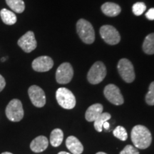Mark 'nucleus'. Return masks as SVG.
<instances>
[{
    "mask_svg": "<svg viewBox=\"0 0 154 154\" xmlns=\"http://www.w3.org/2000/svg\"><path fill=\"white\" fill-rule=\"evenodd\" d=\"M146 6L143 2H136L132 7L133 13L136 16H140L146 11Z\"/></svg>",
    "mask_w": 154,
    "mask_h": 154,
    "instance_id": "nucleus-23",
    "label": "nucleus"
},
{
    "mask_svg": "<svg viewBox=\"0 0 154 154\" xmlns=\"http://www.w3.org/2000/svg\"><path fill=\"white\" fill-rule=\"evenodd\" d=\"M74 76V69L70 63L64 62L58 67L56 72V80L60 84H66L71 82Z\"/></svg>",
    "mask_w": 154,
    "mask_h": 154,
    "instance_id": "nucleus-8",
    "label": "nucleus"
},
{
    "mask_svg": "<svg viewBox=\"0 0 154 154\" xmlns=\"http://www.w3.org/2000/svg\"><path fill=\"white\" fill-rule=\"evenodd\" d=\"M56 99L59 105L65 109H72L76 106V97L70 90L64 87L58 88Z\"/></svg>",
    "mask_w": 154,
    "mask_h": 154,
    "instance_id": "nucleus-3",
    "label": "nucleus"
},
{
    "mask_svg": "<svg viewBox=\"0 0 154 154\" xmlns=\"http://www.w3.org/2000/svg\"><path fill=\"white\" fill-rule=\"evenodd\" d=\"M113 133L115 137L119 138V140H123V141H124V140H126L128 138V134H127L126 128L121 126H117L113 130Z\"/></svg>",
    "mask_w": 154,
    "mask_h": 154,
    "instance_id": "nucleus-22",
    "label": "nucleus"
},
{
    "mask_svg": "<svg viewBox=\"0 0 154 154\" xmlns=\"http://www.w3.org/2000/svg\"><path fill=\"white\" fill-rule=\"evenodd\" d=\"M5 86H6V81L5 79V78L0 74V92L5 88Z\"/></svg>",
    "mask_w": 154,
    "mask_h": 154,
    "instance_id": "nucleus-27",
    "label": "nucleus"
},
{
    "mask_svg": "<svg viewBox=\"0 0 154 154\" xmlns=\"http://www.w3.org/2000/svg\"><path fill=\"white\" fill-rule=\"evenodd\" d=\"M63 139V133L60 128H55L50 135V143L54 147H58L62 143Z\"/></svg>",
    "mask_w": 154,
    "mask_h": 154,
    "instance_id": "nucleus-18",
    "label": "nucleus"
},
{
    "mask_svg": "<svg viewBox=\"0 0 154 154\" xmlns=\"http://www.w3.org/2000/svg\"><path fill=\"white\" fill-rule=\"evenodd\" d=\"M103 127H104V128L108 130L109 128V127H110V124H109V123L108 122V121H106V122L103 125Z\"/></svg>",
    "mask_w": 154,
    "mask_h": 154,
    "instance_id": "nucleus-28",
    "label": "nucleus"
},
{
    "mask_svg": "<svg viewBox=\"0 0 154 154\" xmlns=\"http://www.w3.org/2000/svg\"><path fill=\"white\" fill-rule=\"evenodd\" d=\"M66 146L69 151L73 154H82L84 151V146L75 136H69L66 140Z\"/></svg>",
    "mask_w": 154,
    "mask_h": 154,
    "instance_id": "nucleus-14",
    "label": "nucleus"
},
{
    "mask_svg": "<svg viewBox=\"0 0 154 154\" xmlns=\"http://www.w3.org/2000/svg\"><path fill=\"white\" fill-rule=\"evenodd\" d=\"M146 18L149 20H154V8L150 9L146 13Z\"/></svg>",
    "mask_w": 154,
    "mask_h": 154,
    "instance_id": "nucleus-26",
    "label": "nucleus"
},
{
    "mask_svg": "<svg viewBox=\"0 0 154 154\" xmlns=\"http://www.w3.org/2000/svg\"><path fill=\"white\" fill-rule=\"evenodd\" d=\"M76 31L82 41L91 44L95 41V32L92 24L84 19H80L76 23Z\"/></svg>",
    "mask_w": 154,
    "mask_h": 154,
    "instance_id": "nucleus-2",
    "label": "nucleus"
},
{
    "mask_svg": "<svg viewBox=\"0 0 154 154\" xmlns=\"http://www.w3.org/2000/svg\"><path fill=\"white\" fill-rule=\"evenodd\" d=\"M120 154H139L137 148L135 147L134 146L127 145L126 147L121 151Z\"/></svg>",
    "mask_w": 154,
    "mask_h": 154,
    "instance_id": "nucleus-25",
    "label": "nucleus"
},
{
    "mask_svg": "<svg viewBox=\"0 0 154 154\" xmlns=\"http://www.w3.org/2000/svg\"><path fill=\"white\" fill-rule=\"evenodd\" d=\"M8 59V57H3V58H2V59H1V61H2V62H5V61L7 60V59Z\"/></svg>",
    "mask_w": 154,
    "mask_h": 154,
    "instance_id": "nucleus-29",
    "label": "nucleus"
},
{
    "mask_svg": "<svg viewBox=\"0 0 154 154\" xmlns=\"http://www.w3.org/2000/svg\"><path fill=\"white\" fill-rule=\"evenodd\" d=\"M101 11L106 16L113 17H116L121 11V7L113 2H106L101 6Z\"/></svg>",
    "mask_w": 154,
    "mask_h": 154,
    "instance_id": "nucleus-16",
    "label": "nucleus"
},
{
    "mask_svg": "<svg viewBox=\"0 0 154 154\" xmlns=\"http://www.w3.org/2000/svg\"><path fill=\"white\" fill-rule=\"evenodd\" d=\"M0 16L2 22L7 25H14L16 24L17 18L14 11L7 9H2L0 11Z\"/></svg>",
    "mask_w": 154,
    "mask_h": 154,
    "instance_id": "nucleus-17",
    "label": "nucleus"
},
{
    "mask_svg": "<svg viewBox=\"0 0 154 154\" xmlns=\"http://www.w3.org/2000/svg\"><path fill=\"white\" fill-rule=\"evenodd\" d=\"M103 94L108 101L113 104L119 106L124 103V99L120 89L114 84H109L106 86L103 90Z\"/></svg>",
    "mask_w": 154,
    "mask_h": 154,
    "instance_id": "nucleus-10",
    "label": "nucleus"
},
{
    "mask_svg": "<svg viewBox=\"0 0 154 154\" xmlns=\"http://www.w3.org/2000/svg\"><path fill=\"white\" fill-rule=\"evenodd\" d=\"M58 154H70V153H68V152H66V151H61V152H59Z\"/></svg>",
    "mask_w": 154,
    "mask_h": 154,
    "instance_id": "nucleus-30",
    "label": "nucleus"
},
{
    "mask_svg": "<svg viewBox=\"0 0 154 154\" xmlns=\"http://www.w3.org/2000/svg\"><path fill=\"white\" fill-rule=\"evenodd\" d=\"M28 94L32 104L37 108H42L46 104V95L42 88L36 85L31 86Z\"/></svg>",
    "mask_w": 154,
    "mask_h": 154,
    "instance_id": "nucleus-11",
    "label": "nucleus"
},
{
    "mask_svg": "<svg viewBox=\"0 0 154 154\" xmlns=\"http://www.w3.org/2000/svg\"><path fill=\"white\" fill-rule=\"evenodd\" d=\"M100 35L102 39L109 45H116L121 41L118 30L111 25H103L100 29Z\"/></svg>",
    "mask_w": 154,
    "mask_h": 154,
    "instance_id": "nucleus-7",
    "label": "nucleus"
},
{
    "mask_svg": "<svg viewBox=\"0 0 154 154\" xmlns=\"http://www.w3.org/2000/svg\"><path fill=\"white\" fill-rule=\"evenodd\" d=\"M143 50L147 54H154V33L146 36L143 43Z\"/></svg>",
    "mask_w": 154,
    "mask_h": 154,
    "instance_id": "nucleus-19",
    "label": "nucleus"
},
{
    "mask_svg": "<svg viewBox=\"0 0 154 154\" xmlns=\"http://www.w3.org/2000/svg\"><path fill=\"white\" fill-rule=\"evenodd\" d=\"M106 76V68L101 61H96L91 67L87 74V79L90 84H98L104 79Z\"/></svg>",
    "mask_w": 154,
    "mask_h": 154,
    "instance_id": "nucleus-5",
    "label": "nucleus"
},
{
    "mask_svg": "<svg viewBox=\"0 0 154 154\" xmlns=\"http://www.w3.org/2000/svg\"><path fill=\"white\" fill-rule=\"evenodd\" d=\"M103 105L101 103H95L91 105L87 109L86 111L85 118L86 121L92 122L96 120L100 115L103 113Z\"/></svg>",
    "mask_w": 154,
    "mask_h": 154,
    "instance_id": "nucleus-15",
    "label": "nucleus"
},
{
    "mask_svg": "<svg viewBox=\"0 0 154 154\" xmlns=\"http://www.w3.org/2000/svg\"><path fill=\"white\" fill-rule=\"evenodd\" d=\"M17 44L24 52L30 53L34 51L37 47V42L34 32L32 31H29L25 33L19 38Z\"/></svg>",
    "mask_w": 154,
    "mask_h": 154,
    "instance_id": "nucleus-9",
    "label": "nucleus"
},
{
    "mask_svg": "<svg viewBox=\"0 0 154 154\" xmlns=\"http://www.w3.org/2000/svg\"><path fill=\"white\" fill-rule=\"evenodd\" d=\"M118 71L123 80L126 83H131L134 81L135 72L132 63L127 59H121L118 63Z\"/></svg>",
    "mask_w": 154,
    "mask_h": 154,
    "instance_id": "nucleus-6",
    "label": "nucleus"
},
{
    "mask_svg": "<svg viewBox=\"0 0 154 154\" xmlns=\"http://www.w3.org/2000/svg\"><path fill=\"white\" fill-rule=\"evenodd\" d=\"M1 154H13V153H9V152H4V153H1Z\"/></svg>",
    "mask_w": 154,
    "mask_h": 154,
    "instance_id": "nucleus-31",
    "label": "nucleus"
},
{
    "mask_svg": "<svg viewBox=\"0 0 154 154\" xmlns=\"http://www.w3.org/2000/svg\"><path fill=\"white\" fill-rule=\"evenodd\" d=\"M6 116L9 121L13 122H19L24 117V109L20 100L12 99L6 107Z\"/></svg>",
    "mask_w": 154,
    "mask_h": 154,
    "instance_id": "nucleus-4",
    "label": "nucleus"
},
{
    "mask_svg": "<svg viewBox=\"0 0 154 154\" xmlns=\"http://www.w3.org/2000/svg\"><path fill=\"white\" fill-rule=\"evenodd\" d=\"M8 7L14 12L21 14L25 9V4L23 0H5Z\"/></svg>",
    "mask_w": 154,
    "mask_h": 154,
    "instance_id": "nucleus-20",
    "label": "nucleus"
},
{
    "mask_svg": "<svg viewBox=\"0 0 154 154\" xmlns=\"http://www.w3.org/2000/svg\"><path fill=\"white\" fill-rule=\"evenodd\" d=\"M49 146V140L44 136H39L31 142L30 149L35 153H41L45 151Z\"/></svg>",
    "mask_w": 154,
    "mask_h": 154,
    "instance_id": "nucleus-13",
    "label": "nucleus"
},
{
    "mask_svg": "<svg viewBox=\"0 0 154 154\" xmlns=\"http://www.w3.org/2000/svg\"><path fill=\"white\" fill-rule=\"evenodd\" d=\"M96 154H106V153H103V152H98V153H96Z\"/></svg>",
    "mask_w": 154,
    "mask_h": 154,
    "instance_id": "nucleus-32",
    "label": "nucleus"
},
{
    "mask_svg": "<svg viewBox=\"0 0 154 154\" xmlns=\"http://www.w3.org/2000/svg\"><path fill=\"white\" fill-rule=\"evenodd\" d=\"M146 102L150 106L154 105V82L150 84L149 91L146 95Z\"/></svg>",
    "mask_w": 154,
    "mask_h": 154,
    "instance_id": "nucleus-24",
    "label": "nucleus"
},
{
    "mask_svg": "<svg viewBox=\"0 0 154 154\" xmlns=\"http://www.w3.org/2000/svg\"><path fill=\"white\" fill-rule=\"evenodd\" d=\"M111 118V116L110 113L107 112L102 113L94 121V128H95V129L98 132H101L102 128H103V124H104L106 121L110 120Z\"/></svg>",
    "mask_w": 154,
    "mask_h": 154,
    "instance_id": "nucleus-21",
    "label": "nucleus"
},
{
    "mask_svg": "<svg viewBox=\"0 0 154 154\" xmlns=\"http://www.w3.org/2000/svg\"><path fill=\"white\" fill-rule=\"evenodd\" d=\"M131 135L133 143L137 149H146L151 145L152 141L151 134L146 126L136 125L133 128Z\"/></svg>",
    "mask_w": 154,
    "mask_h": 154,
    "instance_id": "nucleus-1",
    "label": "nucleus"
},
{
    "mask_svg": "<svg viewBox=\"0 0 154 154\" xmlns=\"http://www.w3.org/2000/svg\"><path fill=\"white\" fill-rule=\"evenodd\" d=\"M54 61L48 56H41L32 61V69L37 72H46L52 69Z\"/></svg>",
    "mask_w": 154,
    "mask_h": 154,
    "instance_id": "nucleus-12",
    "label": "nucleus"
}]
</instances>
